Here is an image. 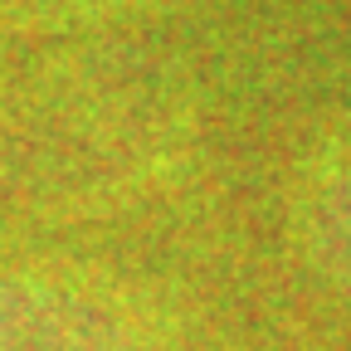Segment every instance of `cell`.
<instances>
[{
	"label": "cell",
	"instance_id": "cell-1",
	"mask_svg": "<svg viewBox=\"0 0 351 351\" xmlns=\"http://www.w3.org/2000/svg\"><path fill=\"white\" fill-rule=\"evenodd\" d=\"M0 351H147V327L93 288L0 278Z\"/></svg>",
	"mask_w": 351,
	"mask_h": 351
},
{
	"label": "cell",
	"instance_id": "cell-2",
	"mask_svg": "<svg viewBox=\"0 0 351 351\" xmlns=\"http://www.w3.org/2000/svg\"><path fill=\"white\" fill-rule=\"evenodd\" d=\"M307 234L322 258V269L351 288V166L327 171L307 195Z\"/></svg>",
	"mask_w": 351,
	"mask_h": 351
}]
</instances>
